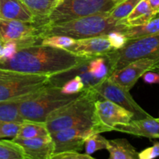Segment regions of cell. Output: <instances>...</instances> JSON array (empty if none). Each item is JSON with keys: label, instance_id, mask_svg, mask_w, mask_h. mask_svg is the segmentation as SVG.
I'll return each mask as SVG.
<instances>
[{"label": "cell", "instance_id": "6da1fadb", "mask_svg": "<svg viewBox=\"0 0 159 159\" xmlns=\"http://www.w3.org/2000/svg\"><path fill=\"white\" fill-rule=\"evenodd\" d=\"M85 58L62 48L34 44L20 49L12 58L0 59V68L51 76L73 68Z\"/></svg>", "mask_w": 159, "mask_h": 159}, {"label": "cell", "instance_id": "7a4b0ae2", "mask_svg": "<svg viewBox=\"0 0 159 159\" xmlns=\"http://www.w3.org/2000/svg\"><path fill=\"white\" fill-rule=\"evenodd\" d=\"M109 12H100L65 23L40 26V39L59 35L81 40L107 35L113 30L122 31L127 27L122 22L111 18Z\"/></svg>", "mask_w": 159, "mask_h": 159}, {"label": "cell", "instance_id": "3957f363", "mask_svg": "<svg viewBox=\"0 0 159 159\" xmlns=\"http://www.w3.org/2000/svg\"><path fill=\"white\" fill-rule=\"evenodd\" d=\"M96 100L94 92L85 89L74 100L51 112L45 120L50 134L71 127L93 130Z\"/></svg>", "mask_w": 159, "mask_h": 159}, {"label": "cell", "instance_id": "277c9868", "mask_svg": "<svg viewBox=\"0 0 159 159\" xmlns=\"http://www.w3.org/2000/svg\"><path fill=\"white\" fill-rule=\"evenodd\" d=\"M81 93L65 94L61 87L48 83L40 90L24 98L19 104V111L24 120L45 122L51 112L74 100Z\"/></svg>", "mask_w": 159, "mask_h": 159}, {"label": "cell", "instance_id": "5b68a950", "mask_svg": "<svg viewBox=\"0 0 159 159\" xmlns=\"http://www.w3.org/2000/svg\"><path fill=\"white\" fill-rule=\"evenodd\" d=\"M105 56L108 61L109 75L134 61L159 57V34L128 40L123 48L112 50Z\"/></svg>", "mask_w": 159, "mask_h": 159}, {"label": "cell", "instance_id": "8992f818", "mask_svg": "<svg viewBox=\"0 0 159 159\" xmlns=\"http://www.w3.org/2000/svg\"><path fill=\"white\" fill-rule=\"evenodd\" d=\"M121 1L122 0H59L47 17L43 26L65 23L100 12H109Z\"/></svg>", "mask_w": 159, "mask_h": 159}, {"label": "cell", "instance_id": "52a82bcc", "mask_svg": "<svg viewBox=\"0 0 159 159\" xmlns=\"http://www.w3.org/2000/svg\"><path fill=\"white\" fill-rule=\"evenodd\" d=\"M49 77L0 68V102L18 99L38 91L48 83Z\"/></svg>", "mask_w": 159, "mask_h": 159}, {"label": "cell", "instance_id": "ba28073f", "mask_svg": "<svg viewBox=\"0 0 159 159\" xmlns=\"http://www.w3.org/2000/svg\"><path fill=\"white\" fill-rule=\"evenodd\" d=\"M90 89L93 90L98 99H107L123 108L131 112L134 115V120L150 117V114L143 110L130 95V91L113 82L109 77L101 81L99 84Z\"/></svg>", "mask_w": 159, "mask_h": 159}, {"label": "cell", "instance_id": "9c48e42d", "mask_svg": "<svg viewBox=\"0 0 159 159\" xmlns=\"http://www.w3.org/2000/svg\"><path fill=\"white\" fill-rule=\"evenodd\" d=\"M134 120L131 112L107 99H98L95 102V133L112 131L116 124H127Z\"/></svg>", "mask_w": 159, "mask_h": 159}, {"label": "cell", "instance_id": "30bf717a", "mask_svg": "<svg viewBox=\"0 0 159 159\" xmlns=\"http://www.w3.org/2000/svg\"><path fill=\"white\" fill-rule=\"evenodd\" d=\"M40 26L36 23L0 19V40L3 43L16 42L20 49L40 44Z\"/></svg>", "mask_w": 159, "mask_h": 159}, {"label": "cell", "instance_id": "8fae6325", "mask_svg": "<svg viewBox=\"0 0 159 159\" xmlns=\"http://www.w3.org/2000/svg\"><path fill=\"white\" fill-rule=\"evenodd\" d=\"M158 64H159V57L139 59L113 71L108 77L113 82L130 91L146 71L154 70Z\"/></svg>", "mask_w": 159, "mask_h": 159}, {"label": "cell", "instance_id": "7c38bea8", "mask_svg": "<svg viewBox=\"0 0 159 159\" xmlns=\"http://www.w3.org/2000/svg\"><path fill=\"white\" fill-rule=\"evenodd\" d=\"M93 133L91 128L71 127L50 134L54 142V155L70 151L79 152L82 149L85 139Z\"/></svg>", "mask_w": 159, "mask_h": 159}, {"label": "cell", "instance_id": "4fadbf2b", "mask_svg": "<svg viewBox=\"0 0 159 159\" xmlns=\"http://www.w3.org/2000/svg\"><path fill=\"white\" fill-rule=\"evenodd\" d=\"M65 50L80 57H95L105 55L113 48L107 37L104 35L75 40Z\"/></svg>", "mask_w": 159, "mask_h": 159}, {"label": "cell", "instance_id": "5bb4252c", "mask_svg": "<svg viewBox=\"0 0 159 159\" xmlns=\"http://www.w3.org/2000/svg\"><path fill=\"white\" fill-rule=\"evenodd\" d=\"M12 140L23 148L26 159H51L54 155V142L51 134L33 138H14Z\"/></svg>", "mask_w": 159, "mask_h": 159}, {"label": "cell", "instance_id": "9a60e30c", "mask_svg": "<svg viewBox=\"0 0 159 159\" xmlns=\"http://www.w3.org/2000/svg\"><path fill=\"white\" fill-rule=\"evenodd\" d=\"M113 130L138 137L159 138V118L150 117L132 120L127 124H116Z\"/></svg>", "mask_w": 159, "mask_h": 159}, {"label": "cell", "instance_id": "2e32d148", "mask_svg": "<svg viewBox=\"0 0 159 159\" xmlns=\"http://www.w3.org/2000/svg\"><path fill=\"white\" fill-rule=\"evenodd\" d=\"M0 19L35 23V17L20 0H0Z\"/></svg>", "mask_w": 159, "mask_h": 159}, {"label": "cell", "instance_id": "e0dca14e", "mask_svg": "<svg viewBox=\"0 0 159 159\" xmlns=\"http://www.w3.org/2000/svg\"><path fill=\"white\" fill-rule=\"evenodd\" d=\"M157 14L152 9L148 1L141 0L132 10V12L129 14L128 16L121 22L127 27L141 26L147 23L151 20L155 18Z\"/></svg>", "mask_w": 159, "mask_h": 159}, {"label": "cell", "instance_id": "ac0fdd59", "mask_svg": "<svg viewBox=\"0 0 159 159\" xmlns=\"http://www.w3.org/2000/svg\"><path fill=\"white\" fill-rule=\"evenodd\" d=\"M35 17V23L43 26L59 0H20Z\"/></svg>", "mask_w": 159, "mask_h": 159}, {"label": "cell", "instance_id": "d6986e66", "mask_svg": "<svg viewBox=\"0 0 159 159\" xmlns=\"http://www.w3.org/2000/svg\"><path fill=\"white\" fill-rule=\"evenodd\" d=\"M107 150L110 159H138V152L126 139L108 141Z\"/></svg>", "mask_w": 159, "mask_h": 159}, {"label": "cell", "instance_id": "ffe728a7", "mask_svg": "<svg viewBox=\"0 0 159 159\" xmlns=\"http://www.w3.org/2000/svg\"><path fill=\"white\" fill-rule=\"evenodd\" d=\"M48 135H50V132L46 123L24 120V121L22 122L20 130L15 138H33Z\"/></svg>", "mask_w": 159, "mask_h": 159}, {"label": "cell", "instance_id": "44dd1931", "mask_svg": "<svg viewBox=\"0 0 159 159\" xmlns=\"http://www.w3.org/2000/svg\"><path fill=\"white\" fill-rule=\"evenodd\" d=\"M127 40L159 34V16L153 18L141 26H127L122 30Z\"/></svg>", "mask_w": 159, "mask_h": 159}, {"label": "cell", "instance_id": "7402d4cb", "mask_svg": "<svg viewBox=\"0 0 159 159\" xmlns=\"http://www.w3.org/2000/svg\"><path fill=\"white\" fill-rule=\"evenodd\" d=\"M27 96L12 100L0 102V120L14 121V122L24 121V119L22 117L19 111V104Z\"/></svg>", "mask_w": 159, "mask_h": 159}, {"label": "cell", "instance_id": "603a6c76", "mask_svg": "<svg viewBox=\"0 0 159 159\" xmlns=\"http://www.w3.org/2000/svg\"><path fill=\"white\" fill-rule=\"evenodd\" d=\"M0 159H26L23 148L12 140H0Z\"/></svg>", "mask_w": 159, "mask_h": 159}, {"label": "cell", "instance_id": "cb8c5ba5", "mask_svg": "<svg viewBox=\"0 0 159 159\" xmlns=\"http://www.w3.org/2000/svg\"><path fill=\"white\" fill-rule=\"evenodd\" d=\"M141 0H122L110 12V16L116 21L121 22L127 18Z\"/></svg>", "mask_w": 159, "mask_h": 159}, {"label": "cell", "instance_id": "d4e9b609", "mask_svg": "<svg viewBox=\"0 0 159 159\" xmlns=\"http://www.w3.org/2000/svg\"><path fill=\"white\" fill-rule=\"evenodd\" d=\"M84 146L85 154L91 155L97 151L107 149L108 146V140L106 139L99 133H93L85 139Z\"/></svg>", "mask_w": 159, "mask_h": 159}, {"label": "cell", "instance_id": "484cf974", "mask_svg": "<svg viewBox=\"0 0 159 159\" xmlns=\"http://www.w3.org/2000/svg\"><path fill=\"white\" fill-rule=\"evenodd\" d=\"M75 40L71 38V37H65V36H48V37H45L40 40V44L43 45V46L65 49L68 46H70Z\"/></svg>", "mask_w": 159, "mask_h": 159}, {"label": "cell", "instance_id": "4316f807", "mask_svg": "<svg viewBox=\"0 0 159 159\" xmlns=\"http://www.w3.org/2000/svg\"><path fill=\"white\" fill-rule=\"evenodd\" d=\"M21 124L22 122L0 120V138H15L20 130Z\"/></svg>", "mask_w": 159, "mask_h": 159}, {"label": "cell", "instance_id": "83f0119b", "mask_svg": "<svg viewBox=\"0 0 159 159\" xmlns=\"http://www.w3.org/2000/svg\"><path fill=\"white\" fill-rule=\"evenodd\" d=\"M61 92L65 94H76L85 90V86L82 79L78 76H74L67 81L61 87Z\"/></svg>", "mask_w": 159, "mask_h": 159}, {"label": "cell", "instance_id": "f1b7e54d", "mask_svg": "<svg viewBox=\"0 0 159 159\" xmlns=\"http://www.w3.org/2000/svg\"><path fill=\"white\" fill-rule=\"evenodd\" d=\"M106 37L110 41L113 50L120 49V48H123L128 40L126 36L124 34V33L120 30L110 31L106 35Z\"/></svg>", "mask_w": 159, "mask_h": 159}, {"label": "cell", "instance_id": "f546056e", "mask_svg": "<svg viewBox=\"0 0 159 159\" xmlns=\"http://www.w3.org/2000/svg\"><path fill=\"white\" fill-rule=\"evenodd\" d=\"M51 159H94L92 155L79 153L77 151H70L61 153L55 154L51 156Z\"/></svg>", "mask_w": 159, "mask_h": 159}, {"label": "cell", "instance_id": "4dcf8cb0", "mask_svg": "<svg viewBox=\"0 0 159 159\" xmlns=\"http://www.w3.org/2000/svg\"><path fill=\"white\" fill-rule=\"evenodd\" d=\"M159 156V142L154 144L152 147L148 148L138 153L139 159H152Z\"/></svg>", "mask_w": 159, "mask_h": 159}, {"label": "cell", "instance_id": "1f68e13d", "mask_svg": "<svg viewBox=\"0 0 159 159\" xmlns=\"http://www.w3.org/2000/svg\"><path fill=\"white\" fill-rule=\"evenodd\" d=\"M142 79L147 84H159V72L155 71H148L143 75Z\"/></svg>", "mask_w": 159, "mask_h": 159}, {"label": "cell", "instance_id": "d6a6232c", "mask_svg": "<svg viewBox=\"0 0 159 159\" xmlns=\"http://www.w3.org/2000/svg\"><path fill=\"white\" fill-rule=\"evenodd\" d=\"M150 4L151 7L153 9L154 12L158 15L159 14V0H148Z\"/></svg>", "mask_w": 159, "mask_h": 159}, {"label": "cell", "instance_id": "836d02e7", "mask_svg": "<svg viewBox=\"0 0 159 159\" xmlns=\"http://www.w3.org/2000/svg\"><path fill=\"white\" fill-rule=\"evenodd\" d=\"M152 71H158V72H159V64H158V65H156V67L155 68V69L152 70Z\"/></svg>", "mask_w": 159, "mask_h": 159}, {"label": "cell", "instance_id": "e575fe53", "mask_svg": "<svg viewBox=\"0 0 159 159\" xmlns=\"http://www.w3.org/2000/svg\"><path fill=\"white\" fill-rule=\"evenodd\" d=\"M158 118H159V117H158Z\"/></svg>", "mask_w": 159, "mask_h": 159}]
</instances>
